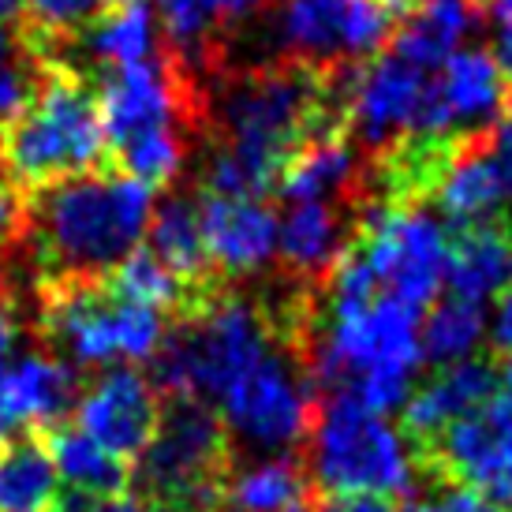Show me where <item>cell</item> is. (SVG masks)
I'll return each mask as SVG.
<instances>
[{"label": "cell", "instance_id": "cell-1", "mask_svg": "<svg viewBox=\"0 0 512 512\" xmlns=\"http://www.w3.org/2000/svg\"><path fill=\"white\" fill-rule=\"evenodd\" d=\"M154 214V191L109 169L60 176L23 191L19 247L42 285L105 281L139 247Z\"/></svg>", "mask_w": 512, "mask_h": 512}, {"label": "cell", "instance_id": "cell-2", "mask_svg": "<svg viewBox=\"0 0 512 512\" xmlns=\"http://www.w3.org/2000/svg\"><path fill=\"white\" fill-rule=\"evenodd\" d=\"M105 165L98 90L79 68L49 60L42 86L12 124L0 128V176L19 191Z\"/></svg>", "mask_w": 512, "mask_h": 512}, {"label": "cell", "instance_id": "cell-3", "mask_svg": "<svg viewBox=\"0 0 512 512\" xmlns=\"http://www.w3.org/2000/svg\"><path fill=\"white\" fill-rule=\"evenodd\" d=\"M135 479L150 505L221 512L232 479V434L225 419L199 397H161V423Z\"/></svg>", "mask_w": 512, "mask_h": 512}, {"label": "cell", "instance_id": "cell-4", "mask_svg": "<svg viewBox=\"0 0 512 512\" xmlns=\"http://www.w3.org/2000/svg\"><path fill=\"white\" fill-rule=\"evenodd\" d=\"M38 307L42 337L75 367H101L109 359L143 363L165 341V314L116 299L105 281L42 285Z\"/></svg>", "mask_w": 512, "mask_h": 512}, {"label": "cell", "instance_id": "cell-5", "mask_svg": "<svg viewBox=\"0 0 512 512\" xmlns=\"http://www.w3.org/2000/svg\"><path fill=\"white\" fill-rule=\"evenodd\" d=\"M307 438L322 490H374L393 498L412 490V456L400 445V434L356 397H329L318 404Z\"/></svg>", "mask_w": 512, "mask_h": 512}, {"label": "cell", "instance_id": "cell-6", "mask_svg": "<svg viewBox=\"0 0 512 512\" xmlns=\"http://www.w3.org/2000/svg\"><path fill=\"white\" fill-rule=\"evenodd\" d=\"M348 247L370 266L378 292L408 303L419 314L445 281L449 232L423 206L367 202Z\"/></svg>", "mask_w": 512, "mask_h": 512}, {"label": "cell", "instance_id": "cell-7", "mask_svg": "<svg viewBox=\"0 0 512 512\" xmlns=\"http://www.w3.org/2000/svg\"><path fill=\"white\" fill-rule=\"evenodd\" d=\"M412 464L430 483L464 486L501 512H512V397L498 393L479 412L464 415L415 453Z\"/></svg>", "mask_w": 512, "mask_h": 512}, {"label": "cell", "instance_id": "cell-8", "mask_svg": "<svg viewBox=\"0 0 512 512\" xmlns=\"http://www.w3.org/2000/svg\"><path fill=\"white\" fill-rule=\"evenodd\" d=\"M221 419L228 434L236 430L255 445H296L307 438L318 408V393L311 389V374L303 359L288 348H273L255 370L221 393Z\"/></svg>", "mask_w": 512, "mask_h": 512}, {"label": "cell", "instance_id": "cell-9", "mask_svg": "<svg viewBox=\"0 0 512 512\" xmlns=\"http://www.w3.org/2000/svg\"><path fill=\"white\" fill-rule=\"evenodd\" d=\"M397 30V19L378 0H288L281 38L303 64L344 72L382 53Z\"/></svg>", "mask_w": 512, "mask_h": 512}, {"label": "cell", "instance_id": "cell-10", "mask_svg": "<svg viewBox=\"0 0 512 512\" xmlns=\"http://www.w3.org/2000/svg\"><path fill=\"white\" fill-rule=\"evenodd\" d=\"M427 79V72L404 64L393 53H378L359 68L348 94V109H344V131L359 154H382L412 131Z\"/></svg>", "mask_w": 512, "mask_h": 512}, {"label": "cell", "instance_id": "cell-11", "mask_svg": "<svg viewBox=\"0 0 512 512\" xmlns=\"http://www.w3.org/2000/svg\"><path fill=\"white\" fill-rule=\"evenodd\" d=\"M161 423V393L135 367L105 370L75 404V427L120 460H139Z\"/></svg>", "mask_w": 512, "mask_h": 512}, {"label": "cell", "instance_id": "cell-12", "mask_svg": "<svg viewBox=\"0 0 512 512\" xmlns=\"http://www.w3.org/2000/svg\"><path fill=\"white\" fill-rule=\"evenodd\" d=\"M501 393L498 363H475L460 359L453 367H441L404 408L400 434L412 445V456L423 453L430 441H438L445 430L460 423L464 415L479 412L483 404Z\"/></svg>", "mask_w": 512, "mask_h": 512}, {"label": "cell", "instance_id": "cell-13", "mask_svg": "<svg viewBox=\"0 0 512 512\" xmlns=\"http://www.w3.org/2000/svg\"><path fill=\"white\" fill-rule=\"evenodd\" d=\"M199 225L214 270L232 281L262 270L277 251V214L262 202H232L199 191Z\"/></svg>", "mask_w": 512, "mask_h": 512}, {"label": "cell", "instance_id": "cell-14", "mask_svg": "<svg viewBox=\"0 0 512 512\" xmlns=\"http://www.w3.org/2000/svg\"><path fill=\"white\" fill-rule=\"evenodd\" d=\"M509 199L512 165L494 150V128L471 135L430 195V202H438V210L445 214L449 228L501 214V202Z\"/></svg>", "mask_w": 512, "mask_h": 512}, {"label": "cell", "instance_id": "cell-15", "mask_svg": "<svg viewBox=\"0 0 512 512\" xmlns=\"http://www.w3.org/2000/svg\"><path fill=\"white\" fill-rule=\"evenodd\" d=\"M449 258L445 281L453 299L483 303V299L512 288V221L505 214L483 217L471 225L445 228Z\"/></svg>", "mask_w": 512, "mask_h": 512}, {"label": "cell", "instance_id": "cell-16", "mask_svg": "<svg viewBox=\"0 0 512 512\" xmlns=\"http://www.w3.org/2000/svg\"><path fill=\"white\" fill-rule=\"evenodd\" d=\"M146 232H150V251H154L191 292L217 296V292L228 288L225 277L214 270L210 251H206V240H202L199 195H180V191H172L161 206H154Z\"/></svg>", "mask_w": 512, "mask_h": 512}, {"label": "cell", "instance_id": "cell-17", "mask_svg": "<svg viewBox=\"0 0 512 512\" xmlns=\"http://www.w3.org/2000/svg\"><path fill=\"white\" fill-rule=\"evenodd\" d=\"M348 206H333V202H296L292 214L281 225L277 236V251L285 270L303 281V285H322L326 273L333 270V262L341 258V251L348 247L356 221H344ZM356 214V210H348Z\"/></svg>", "mask_w": 512, "mask_h": 512}, {"label": "cell", "instance_id": "cell-18", "mask_svg": "<svg viewBox=\"0 0 512 512\" xmlns=\"http://www.w3.org/2000/svg\"><path fill=\"white\" fill-rule=\"evenodd\" d=\"M45 441V453L57 468V479L79 498L94 501H113L128 498L131 483H135V468L128 460L113 456L109 449H101L94 438H86L75 423H57L49 430H38Z\"/></svg>", "mask_w": 512, "mask_h": 512}, {"label": "cell", "instance_id": "cell-19", "mask_svg": "<svg viewBox=\"0 0 512 512\" xmlns=\"http://www.w3.org/2000/svg\"><path fill=\"white\" fill-rule=\"evenodd\" d=\"M471 8L468 0H423L389 38V53L400 57L404 64H412L419 72H441L449 57L456 53V45L464 42V34L471 27Z\"/></svg>", "mask_w": 512, "mask_h": 512}, {"label": "cell", "instance_id": "cell-20", "mask_svg": "<svg viewBox=\"0 0 512 512\" xmlns=\"http://www.w3.org/2000/svg\"><path fill=\"white\" fill-rule=\"evenodd\" d=\"M60 479L38 430L0 441V512H57Z\"/></svg>", "mask_w": 512, "mask_h": 512}, {"label": "cell", "instance_id": "cell-21", "mask_svg": "<svg viewBox=\"0 0 512 512\" xmlns=\"http://www.w3.org/2000/svg\"><path fill=\"white\" fill-rule=\"evenodd\" d=\"M438 83L453 105L456 124H471V131H486V120L501 116V75L494 57L483 49L453 53L449 64L441 68Z\"/></svg>", "mask_w": 512, "mask_h": 512}, {"label": "cell", "instance_id": "cell-22", "mask_svg": "<svg viewBox=\"0 0 512 512\" xmlns=\"http://www.w3.org/2000/svg\"><path fill=\"white\" fill-rule=\"evenodd\" d=\"M187 157V135L176 128H150L131 135L124 143H116L113 150H105V165L101 169L139 180L150 191L172 187V180L180 176Z\"/></svg>", "mask_w": 512, "mask_h": 512}, {"label": "cell", "instance_id": "cell-23", "mask_svg": "<svg viewBox=\"0 0 512 512\" xmlns=\"http://www.w3.org/2000/svg\"><path fill=\"white\" fill-rule=\"evenodd\" d=\"M307 475L296 460H266L258 468L232 471L221 512H288L303 505Z\"/></svg>", "mask_w": 512, "mask_h": 512}, {"label": "cell", "instance_id": "cell-24", "mask_svg": "<svg viewBox=\"0 0 512 512\" xmlns=\"http://www.w3.org/2000/svg\"><path fill=\"white\" fill-rule=\"evenodd\" d=\"M479 337H483V307L468 299H445L430 311L419 348L430 363L453 367L479 344Z\"/></svg>", "mask_w": 512, "mask_h": 512}, {"label": "cell", "instance_id": "cell-25", "mask_svg": "<svg viewBox=\"0 0 512 512\" xmlns=\"http://www.w3.org/2000/svg\"><path fill=\"white\" fill-rule=\"evenodd\" d=\"M311 512H400L393 494L374 490H318Z\"/></svg>", "mask_w": 512, "mask_h": 512}, {"label": "cell", "instance_id": "cell-26", "mask_svg": "<svg viewBox=\"0 0 512 512\" xmlns=\"http://www.w3.org/2000/svg\"><path fill=\"white\" fill-rule=\"evenodd\" d=\"M412 512H501L498 505H490L483 494L464 490V486H445L441 494L419 501Z\"/></svg>", "mask_w": 512, "mask_h": 512}, {"label": "cell", "instance_id": "cell-27", "mask_svg": "<svg viewBox=\"0 0 512 512\" xmlns=\"http://www.w3.org/2000/svg\"><path fill=\"white\" fill-rule=\"evenodd\" d=\"M202 4H206V12L217 19V27L228 34L232 27H240L247 15L262 12L270 0H202Z\"/></svg>", "mask_w": 512, "mask_h": 512}, {"label": "cell", "instance_id": "cell-28", "mask_svg": "<svg viewBox=\"0 0 512 512\" xmlns=\"http://www.w3.org/2000/svg\"><path fill=\"white\" fill-rule=\"evenodd\" d=\"M57 512H146V509L139 498L94 501V498H79V494H60Z\"/></svg>", "mask_w": 512, "mask_h": 512}, {"label": "cell", "instance_id": "cell-29", "mask_svg": "<svg viewBox=\"0 0 512 512\" xmlns=\"http://www.w3.org/2000/svg\"><path fill=\"white\" fill-rule=\"evenodd\" d=\"M494 64H498L501 75V116H512V27H505L498 34Z\"/></svg>", "mask_w": 512, "mask_h": 512}, {"label": "cell", "instance_id": "cell-30", "mask_svg": "<svg viewBox=\"0 0 512 512\" xmlns=\"http://www.w3.org/2000/svg\"><path fill=\"white\" fill-rule=\"evenodd\" d=\"M23 434V423H19V412H15L12 400V385H8V367L0 363V441Z\"/></svg>", "mask_w": 512, "mask_h": 512}, {"label": "cell", "instance_id": "cell-31", "mask_svg": "<svg viewBox=\"0 0 512 512\" xmlns=\"http://www.w3.org/2000/svg\"><path fill=\"white\" fill-rule=\"evenodd\" d=\"M494 348H498V356H512V288L509 292H501L498 326H494Z\"/></svg>", "mask_w": 512, "mask_h": 512}, {"label": "cell", "instance_id": "cell-32", "mask_svg": "<svg viewBox=\"0 0 512 512\" xmlns=\"http://www.w3.org/2000/svg\"><path fill=\"white\" fill-rule=\"evenodd\" d=\"M468 8L475 19L498 23V27H512V0H468Z\"/></svg>", "mask_w": 512, "mask_h": 512}, {"label": "cell", "instance_id": "cell-33", "mask_svg": "<svg viewBox=\"0 0 512 512\" xmlns=\"http://www.w3.org/2000/svg\"><path fill=\"white\" fill-rule=\"evenodd\" d=\"M15 329H19V322H15L12 296H8V292H0V363H4V356H8V352H12Z\"/></svg>", "mask_w": 512, "mask_h": 512}, {"label": "cell", "instance_id": "cell-34", "mask_svg": "<svg viewBox=\"0 0 512 512\" xmlns=\"http://www.w3.org/2000/svg\"><path fill=\"white\" fill-rule=\"evenodd\" d=\"M27 19V0H0V30H19Z\"/></svg>", "mask_w": 512, "mask_h": 512}, {"label": "cell", "instance_id": "cell-35", "mask_svg": "<svg viewBox=\"0 0 512 512\" xmlns=\"http://www.w3.org/2000/svg\"><path fill=\"white\" fill-rule=\"evenodd\" d=\"M494 150L512 165V116H505V124L494 128Z\"/></svg>", "mask_w": 512, "mask_h": 512}, {"label": "cell", "instance_id": "cell-36", "mask_svg": "<svg viewBox=\"0 0 512 512\" xmlns=\"http://www.w3.org/2000/svg\"><path fill=\"white\" fill-rule=\"evenodd\" d=\"M378 4H382V8L393 15V19H408V15H412L415 8L423 4V0H378Z\"/></svg>", "mask_w": 512, "mask_h": 512}, {"label": "cell", "instance_id": "cell-37", "mask_svg": "<svg viewBox=\"0 0 512 512\" xmlns=\"http://www.w3.org/2000/svg\"><path fill=\"white\" fill-rule=\"evenodd\" d=\"M146 512H187V509H161V505H150Z\"/></svg>", "mask_w": 512, "mask_h": 512}, {"label": "cell", "instance_id": "cell-38", "mask_svg": "<svg viewBox=\"0 0 512 512\" xmlns=\"http://www.w3.org/2000/svg\"><path fill=\"white\" fill-rule=\"evenodd\" d=\"M288 512H307V509H303V505H299V509H288Z\"/></svg>", "mask_w": 512, "mask_h": 512}]
</instances>
